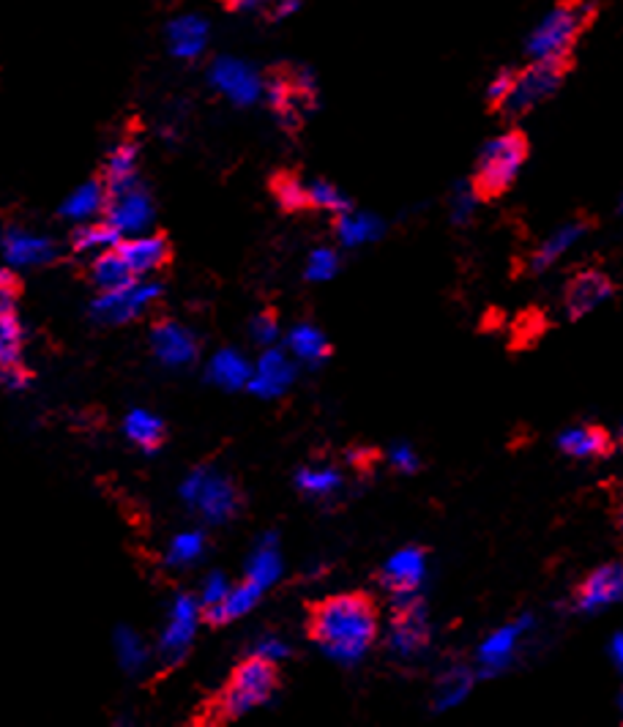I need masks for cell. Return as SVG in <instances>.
I'll return each instance as SVG.
<instances>
[{
  "label": "cell",
  "mask_w": 623,
  "mask_h": 727,
  "mask_svg": "<svg viewBox=\"0 0 623 727\" xmlns=\"http://www.w3.org/2000/svg\"><path fill=\"white\" fill-rule=\"evenodd\" d=\"M391 463H394L400 470H416L418 468V459H416V454L411 452V446H396L394 454H391Z\"/></svg>",
  "instance_id": "obj_46"
},
{
  "label": "cell",
  "mask_w": 623,
  "mask_h": 727,
  "mask_svg": "<svg viewBox=\"0 0 623 727\" xmlns=\"http://www.w3.org/2000/svg\"><path fill=\"white\" fill-rule=\"evenodd\" d=\"M266 7H268V14H271V20H279V23H282V20L293 17V14L298 12L301 0H268Z\"/></svg>",
  "instance_id": "obj_45"
},
{
  "label": "cell",
  "mask_w": 623,
  "mask_h": 727,
  "mask_svg": "<svg viewBox=\"0 0 623 727\" xmlns=\"http://www.w3.org/2000/svg\"><path fill=\"white\" fill-rule=\"evenodd\" d=\"M150 345H154L156 356L170 367H184V364L197 358V340L184 325L173 323V320H162V323L154 325Z\"/></svg>",
  "instance_id": "obj_15"
},
{
  "label": "cell",
  "mask_w": 623,
  "mask_h": 727,
  "mask_svg": "<svg viewBox=\"0 0 623 727\" xmlns=\"http://www.w3.org/2000/svg\"><path fill=\"white\" fill-rule=\"evenodd\" d=\"M118 255L126 260L134 276L150 274L170 263V244L164 235H143V238L118 241Z\"/></svg>",
  "instance_id": "obj_14"
},
{
  "label": "cell",
  "mask_w": 623,
  "mask_h": 727,
  "mask_svg": "<svg viewBox=\"0 0 623 727\" xmlns=\"http://www.w3.org/2000/svg\"><path fill=\"white\" fill-rule=\"evenodd\" d=\"M623 591V571L618 564L599 566L596 571H590L583 580V586L577 588L574 599H577V607L585 613H596L607 604L618 602Z\"/></svg>",
  "instance_id": "obj_11"
},
{
  "label": "cell",
  "mask_w": 623,
  "mask_h": 727,
  "mask_svg": "<svg viewBox=\"0 0 623 727\" xmlns=\"http://www.w3.org/2000/svg\"><path fill=\"white\" fill-rule=\"evenodd\" d=\"M197 627V604L192 596H179L173 607V618H170V627L162 638V654L168 660H179L192 643V634Z\"/></svg>",
  "instance_id": "obj_17"
},
{
  "label": "cell",
  "mask_w": 623,
  "mask_h": 727,
  "mask_svg": "<svg viewBox=\"0 0 623 727\" xmlns=\"http://www.w3.org/2000/svg\"><path fill=\"white\" fill-rule=\"evenodd\" d=\"M512 77H514L512 69H503V72L498 74V77L490 83V88H487V101H490L492 110H498V107L503 104L509 88H512Z\"/></svg>",
  "instance_id": "obj_41"
},
{
  "label": "cell",
  "mask_w": 623,
  "mask_h": 727,
  "mask_svg": "<svg viewBox=\"0 0 623 727\" xmlns=\"http://www.w3.org/2000/svg\"><path fill=\"white\" fill-rule=\"evenodd\" d=\"M277 689V662L255 654L241 662L222 692L208 705V722H233L266 703Z\"/></svg>",
  "instance_id": "obj_2"
},
{
  "label": "cell",
  "mask_w": 623,
  "mask_h": 727,
  "mask_svg": "<svg viewBox=\"0 0 623 727\" xmlns=\"http://www.w3.org/2000/svg\"><path fill=\"white\" fill-rule=\"evenodd\" d=\"M30 381V372L25 370L23 364L14 361V364H7V367H0V383L9 389H25Z\"/></svg>",
  "instance_id": "obj_43"
},
{
  "label": "cell",
  "mask_w": 623,
  "mask_h": 727,
  "mask_svg": "<svg viewBox=\"0 0 623 727\" xmlns=\"http://www.w3.org/2000/svg\"><path fill=\"white\" fill-rule=\"evenodd\" d=\"M23 353V329L14 315H0V367L20 361Z\"/></svg>",
  "instance_id": "obj_32"
},
{
  "label": "cell",
  "mask_w": 623,
  "mask_h": 727,
  "mask_svg": "<svg viewBox=\"0 0 623 727\" xmlns=\"http://www.w3.org/2000/svg\"><path fill=\"white\" fill-rule=\"evenodd\" d=\"M375 227H378V224L367 217H340V238L345 241V244H351V247L372 238V235L378 233Z\"/></svg>",
  "instance_id": "obj_36"
},
{
  "label": "cell",
  "mask_w": 623,
  "mask_h": 727,
  "mask_svg": "<svg viewBox=\"0 0 623 727\" xmlns=\"http://www.w3.org/2000/svg\"><path fill=\"white\" fill-rule=\"evenodd\" d=\"M340 269V260L331 249H318V252L309 258V266H306V276L309 280H331Z\"/></svg>",
  "instance_id": "obj_37"
},
{
  "label": "cell",
  "mask_w": 623,
  "mask_h": 727,
  "mask_svg": "<svg viewBox=\"0 0 623 727\" xmlns=\"http://www.w3.org/2000/svg\"><path fill=\"white\" fill-rule=\"evenodd\" d=\"M525 159H528V137L523 132L512 130L487 143L476 162L474 184H471L474 195L485 200L503 195L520 175Z\"/></svg>",
  "instance_id": "obj_4"
},
{
  "label": "cell",
  "mask_w": 623,
  "mask_h": 727,
  "mask_svg": "<svg viewBox=\"0 0 623 727\" xmlns=\"http://www.w3.org/2000/svg\"><path fill=\"white\" fill-rule=\"evenodd\" d=\"M20 301V280L12 271L0 269V315H14Z\"/></svg>",
  "instance_id": "obj_39"
},
{
  "label": "cell",
  "mask_w": 623,
  "mask_h": 727,
  "mask_svg": "<svg viewBox=\"0 0 623 727\" xmlns=\"http://www.w3.org/2000/svg\"><path fill=\"white\" fill-rule=\"evenodd\" d=\"M107 222L112 227L123 233H137L154 217V208H150V197L145 195V189H139V184L129 186V189L115 192V195H107Z\"/></svg>",
  "instance_id": "obj_10"
},
{
  "label": "cell",
  "mask_w": 623,
  "mask_h": 727,
  "mask_svg": "<svg viewBox=\"0 0 623 727\" xmlns=\"http://www.w3.org/2000/svg\"><path fill=\"white\" fill-rule=\"evenodd\" d=\"M162 287L159 285H129L123 291L101 293L94 301V315L107 323H121V320L137 318L154 298H159Z\"/></svg>",
  "instance_id": "obj_9"
},
{
  "label": "cell",
  "mask_w": 623,
  "mask_h": 727,
  "mask_svg": "<svg viewBox=\"0 0 623 727\" xmlns=\"http://www.w3.org/2000/svg\"><path fill=\"white\" fill-rule=\"evenodd\" d=\"M118 651H121V660L126 667H139L145 662V645L139 643L137 638H134L132 632H126V629H121L118 632Z\"/></svg>",
  "instance_id": "obj_38"
},
{
  "label": "cell",
  "mask_w": 623,
  "mask_h": 727,
  "mask_svg": "<svg viewBox=\"0 0 623 727\" xmlns=\"http://www.w3.org/2000/svg\"><path fill=\"white\" fill-rule=\"evenodd\" d=\"M378 607L367 593H340L315 604L309 634L342 662H356L378 638Z\"/></svg>",
  "instance_id": "obj_1"
},
{
  "label": "cell",
  "mask_w": 623,
  "mask_h": 727,
  "mask_svg": "<svg viewBox=\"0 0 623 727\" xmlns=\"http://www.w3.org/2000/svg\"><path fill=\"white\" fill-rule=\"evenodd\" d=\"M271 195L277 197L279 208L288 213L304 211L309 208V195H306V186L301 184L298 175L293 173H277L271 178Z\"/></svg>",
  "instance_id": "obj_28"
},
{
  "label": "cell",
  "mask_w": 623,
  "mask_h": 727,
  "mask_svg": "<svg viewBox=\"0 0 623 727\" xmlns=\"http://www.w3.org/2000/svg\"><path fill=\"white\" fill-rule=\"evenodd\" d=\"M306 195H309V208H326V211L347 213V200L326 181H315L312 186H306Z\"/></svg>",
  "instance_id": "obj_34"
},
{
  "label": "cell",
  "mask_w": 623,
  "mask_h": 727,
  "mask_svg": "<svg viewBox=\"0 0 623 727\" xmlns=\"http://www.w3.org/2000/svg\"><path fill=\"white\" fill-rule=\"evenodd\" d=\"M90 280H94V285L99 287L101 293H112L134 285L137 276L132 274L126 260H123L121 255H118V249L112 247L94 260V266H90Z\"/></svg>",
  "instance_id": "obj_23"
},
{
  "label": "cell",
  "mask_w": 623,
  "mask_h": 727,
  "mask_svg": "<svg viewBox=\"0 0 623 727\" xmlns=\"http://www.w3.org/2000/svg\"><path fill=\"white\" fill-rule=\"evenodd\" d=\"M208 375H211L213 383H219L222 389H244L246 383L252 381V370L249 364L233 350H222L213 356L211 367H208Z\"/></svg>",
  "instance_id": "obj_24"
},
{
  "label": "cell",
  "mask_w": 623,
  "mask_h": 727,
  "mask_svg": "<svg viewBox=\"0 0 623 727\" xmlns=\"http://www.w3.org/2000/svg\"><path fill=\"white\" fill-rule=\"evenodd\" d=\"M118 241H121V230L112 227V224L105 219V222L80 227L77 233L72 235V247L77 249V252H94V249L118 247Z\"/></svg>",
  "instance_id": "obj_29"
},
{
  "label": "cell",
  "mask_w": 623,
  "mask_h": 727,
  "mask_svg": "<svg viewBox=\"0 0 623 727\" xmlns=\"http://www.w3.org/2000/svg\"><path fill=\"white\" fill-rule=\"evenodd\" d=\"M107 206V189L101 184V178L88 181V184L80 186L66 202H63L61 213L69 219H88L94 213H99Z\"/></svg>",
  "instance_id": "obj_25"
},
{
  "label": "cell",
  "mask_w": 623,
  "mask_h": 727,
  "mask_svg": "<svg viewBox=\"0 0 623 727\" xmlns=\"http://www.w3.org/2000/svg\"><path fill=\"white\" fill-rule=\"evenodd\" d=\"M596 17L594 0H561L528 36V56L534 61H572V50Z\"/></svg>",
  "instance_id": "obj_3"
},
{
  "label": "cell",
  "mask_w": 623,
  "mask_h": 727,
  "mask_svg": "<svg viewBox=\"0 0 623 727\" xmlns=\"http://www.w3.org/2000/svg\"><path fill=\"white\" fill-rule=\"evenodd\" d=\"M222 3L230 12H255V9L266 7L268 0H222Z\"/></svg>",
  "instance_id": "obj_47"
},
{
  "label": "cell",
  "mask_w": 623,
  "mask_h": 727,
  "mask_svg": "<svg viewBox=\"0 0 623 727\" xmlns=\"http://www.w3.org/2000/svg\"><path fill=\"white\" fill-rule=\"evenodd\" d=\"M514 634H517V629H503L501 634H496V638H492L490 643L485 645V651H481V656H485L487 662H498V660H503V656L509 654V649H512Z\"/></svg>",
  "instance_id": "obj_40"
},
{
  "label": "cell",
  "mask_w": 623,
  "mask_h": 727,
  "mask_svg": "<svg viewBox=\"0 0 623 727\" xmlns=\"http://www.w3.org/2000/svg\"><path fill=\"white\" fill-rule=\"evenodd\" d=\"M211 83L235 104H252L262 94V79L246 63L235 58H217L211 66Z\"/></svg>",
  "instance_id": "obj_8"
},
{
  "label": "cell",
  "mask_w": 623,
  "mask_h": 727,
  "mask_svg": "<svg viewBox=\"0 0 623 727\" xmlns=\"http://www.w3.org/2000/svg\"><path fill=\"white\" fill-rule=\"evenodd\" d=\"M3 252H7L9 263L14 266H39L50 263L56 258V244L39 235H30L25 230L12 227L3 235Z\"/></svg>",
  "instance_id": "obj_18"
},
{
  "label": "cell",
  "mask_w": 623,
  "mask_h": 727,
  "mask_svg": "<svg viewBox=\"0 0 623 727\" xmlns=\"http://www.w3.org/2000/svg\"><path fill=\"white\" fill-rule=\"evenodd\" d=\"M126 435L132 438L137 446L154 452V448L162 446L164 424L156 419L154 414H148V410H132V414L126 416Z\"/></svg>",
  "instance_id": "obj_27"
},
{
  "label": "cell",
  "mask_w": 623,
  "mask_h": 727,
  "mask_svg": "<svg viewBox=\"0 0 623 727\" xmlns=\"http://www.w3.org/2000/svg\"><path fill=\"white\" fill-rule=\"evenodd\" d=\"M585 230H588V222H572V224H566V227L558 230V233L547 241L545 247L534 255V260H530V271L550 269V266L555 263V260L561 258L569 247H572L574 241H577Z\"/></svg>",
  "instance_id": "obj_26"
},
{
  "label": "cell",
  "mask_w": 623,
  "mask_h": 727,
  "mask_svg": "<svg viewBox=\"0 0 623 727\" xmlns=\"http://www.w3.org/2000/svg\"><path fill=\"white\" fill-rule=\"evenodd\" d=\"M290 381H293V364L282 353L268 350L260 358L255 381H249L246 386L255 394H260V397H277V394H282L290 386Z\"/></svg>",
  "instance_id": "obj_21"
},
{
  "label": "cell",
  "mask_w": 623,
  "mask_h": 727,
  "mask_svg": "<svg viewBox=\"0 0 623 727\" xmlns=\"http://www.w3.org/2000/svg\"><path fill=\"white\" fill-rule=\"evenodd\" d=\"M612 296L610 276L596 269H585L574 274L566 285V312L569 318H583L590 309L599 307L601 301Z\"/></svg>",
  "instance_id": "obj_12"
},
{
  "label": "cell",
  "mask_w": 623,
  "mask_h": 727,
  "mask_svg": "<svg viewBox=\"0 0 623 727\" xmlns=\"http://www.w3.org/2000/svg\"><path fill=\"white\" fill-rule=\"evenodd\" d=\"M569 63L572 61H534L523 72H514L512 88H509L498 112H503L506 118H520L534 110L536 104L550 99L563 85Z\"/></svg>",
  "instance_id": "obj_5"
},
{
  "label": "cell",
  "mask_w": 623,
  "mask_h": 727,
  "mask_svg": "<svg viewBox=\"0 0 623 727\" xmlns=\"http://www.w3.org/2000/svg\"><path fill=\"white\" fill-rule=\"evenodd\" d=\"M558 446L577 459H596V457H607V454L612 452V438L604 427L596 424L574 427V430L563 432Z\"/></svg>",
  "instance_id": "obj_20"
},
{
  "label": "cell",
  "mask_w": 623,
  "mask_h": 727,
  "mask_svg": "<svg viewBox=\"0 0 623 727\" xmlns=\"http://www.w3.org/2000/svg\"><path fill=\"white\" fill-rule=\"evenodd\" d=\"M203 547H206V542H203L200 533H181V537L170 544V564H192V560L200 558Z\"/></svg>",
  "instance_id": "obj_35"
},
{
  "label": "cell",
  "mask_w": 623,
  "mask_h": 727,
  "mask_svg": "<svg viewBox=\"0 0 623 727\" xmlns=\"http://www.w3.org/2000/svg\"><path fill=\"white\" fill-rule=\"evenodd\" d=\"M290 350L298 358H304V361H320V358L329 356L331 347L318 329L301 325V329H295L293 334H290Z\"/></svg>",
  "instance_id": "obj_30"
},
{
  "label": "cell",
  "mask_w": 623,
  "mask_h": 727,
  "mask_svg": "<svg viewBox=\"0 0 623 727\" xmlns=\"http://www.w3.org/2000/svg\"><path fill=\"white\" fill-rule=\"evenodd\" d=\"M262 588L257 586V582L246 580L244 586L239 588H230L228 596L222 599V602L217 604H206V611H203V618H206L211 627H222V624L233 621V618L244 616V613H249L252 607L257 604V599H260Z\"/></svg>",
  "instance_id": "obj_19"
},
{
  "label": "cell",
  "mask_w": 623,
  "mask_h": 727,
  "mask_svg": "<svg viewBox=\"0 0 623 727\" xmlns=\"http://www.w3.org/2000/svg\"><path fill=\"white\" fill-rule=\"evenodd\" d=\"M230 586L222 575H213L211 580L206 582V591H203V604H217L228 596Z\"/></svg>",
  "instance_id": "obj_44"
},
{
  "label": "cell",
  "mask_w": 623,
  "mask_h": 727,
  "mask_svg": "<svg viewBox=\"0 0 623 727\" xmlns=\"http://www.w3.org/2000/svg\"><path fill=\"white\" fill-rule=\"evenodd\" d=\"M257 654H262V656H268V660L277 662L279 656L288 654V649H284L282 643H277V640H268V643H262L260 649H257Z\"/></svg>",
  "instance_id": "obj_48"
},
{
  "label": "cell",
  "mask_w": 623,
  "mask_h": 727,
  "mask_svg": "<svg viewBox=\"0 0 623 727\" xmlns=\"http://www.w3.org/2000/svg\"><path fill=\"white\" fill-rule=\"evenodd\" d=\"M340 473L337 470H329V468H320V470H301L298 473V488L301 493L306 495H331L337 488H340Z\"/></svg>",
  "instance_id": "obj_33"
},
{
  "label": "cell",
  "mask_w": 623,
  "mask_h": 727,
  "mask_svg": "<svg viewBox=\"0 0 623 727\" xmlns=\"http://www.w3.org/2000/svg\"><path fill=\"white\" fill-rule=\"evenodd\" d=\"M612 656H615V662H621V634H615V640H612Z\"/></svg>",
  "instance_id": "obj_49"
},
{
  "label": "cell",
  "mask_w": 623,
  "mask_h": 727,
  "mask_svg": "<svg viewBox=\"0 0 623 727\" xmlns=\"http://www.w3.org/2000/svg\"><path fill=\"white\" fill-rule=\"evenodd\" d=\"M429 627H427V611H424L422 599L400 596L394 607V618H391V645L400 654L411 656L427 645Z\"/></svg>",
  "instance_id": "obj_7"
},
{
  "label": "cell",
  "mask_w": 623,
  "mask_h": 727,
  "mask_svg": "<svg viewBox=\"0 0 623 727\" xmlns=\"http://www.w3.org/2000/svg\"><path fill=\"white\" fill-rule=\"evenodd\" d=\"M170 52L181 61H195L208 45V23L197 14H186L170 23L168 28Z\"/></svg>",
  "instance_id": "obj_16"
},
{
  "label": "cell",
  "mask_w": 623,
  "mask_h": 727,
  "mask_svg": "<svg viewBox=\"0 0 623 727\" xmlns=\"http://www.w3.org/2000/svg\"><path fill=\"white\" fill-rule=\"evenodd\" d=\"M184 498L200 506L203 515L211 522H224L239 512V490L222 476H208L197 470L184 484Z\"/></svg>",
  "instance_id": "obj_6"
},
{
  "label": "cell",
  "mask_w": 623,
  "mask_h": 727,
  "mask_svg": "<svg viewBox=\"0 0 623 727\" xmlns=\"http://www.w3.org/2000/svg\"><path fill=\"white\" fill-rule=\"evenodd\" d=\"M279 325H277V315L273 312H262L257 315L255 323H252V336H255V342H260V345H268V342L277 336Z\"/></svg>",
  "instance_id": "obj_42"
},
{
  "label": "cell",
  "mask_w": 623,
  "mask_h": 727,
  "mask_svg": "<svg viewBox=\"0 0 623 727\" xmlns=\"http://www.w3.org/2000/svg\"><path fill=\"white\" fill-rule=\"evenodd\" d=\"M427 571V558H424L422 547H405L383 566L380 571V582L389 588L394 596H407L416 591Z\"/></svg>",
  "instance_id": "obj_13"
},
{
  "label": "cell",
  "mask_w": 623,
  "mask_h": 727,
  "mask_svg": "<svg viewBox=\"0 0 623 727\" xmlns=\"http://www.w3.org/2000/svg\"><path fill=\"white\" fill-rule=\"evenodd\" d=\"M277 577H279V553L273 550V537H268L266 542L260 544V550L255 553V558H252L246 580L257 582L260 588H268Z\"/></svg>",
  "instance_id": "obj_31"
},
{
  "label": "cell",
  "mask_w": 623,
  "mask_h": 727,
  "mask_svg": "<svg viewBox=\"0 0 623 727\" xmlns=\"http://www.w3.org/2000/svg\"><path fill=\"white\" fill-rule=\"evenodd\" d=\"M101 184H105L107 195H115V192L137 184V146H134V143H121V146L107 157Z\"/></svg>",
  "instance_id": "obj_22"
}]
</instances>
